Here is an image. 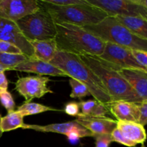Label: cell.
<instances>
[{
	"label": "cell",
	"mask_w": 147,
	"mask_h": 147,
	"mask_svg": "<svg viewBox=\"0 0 147 147\" xmlns=\"http://www.w3.org/2000/svg\"><path fill=\"white\" fill-rule=\"evenodd\" d=\"M89 4L104 11L109 16L139 17L147 20V8L135 0H86Z\"/></svg>",
	"instance_id": "7"
},
{
	"label": "cell",
	"mask_w": 147,
	"mask_h": 147,
	"mask_svg": "<svg viewBox=\"0 0 147 147\" xmlns=\"http://www.w3.org/2000/svg\"><path fill=\"white\" fill-rule=\"evenodd\" d=\"M24 117L17 110L8 112L4 117H1V131L8 132L15 130L19 128H22L24 123Z\"/></svg>",
	"instance_id": "21"
},
{
	"label": "cell",
	"mask_w": 147,
	"mask_h": 147,
	"mask_svg": "<svg viewBox=\"0 0 147 147\" xmlns=\"http://www.w3.org/2000/svg\"><path fill=\"white\" fill-rule=\"evenodd\" d=\"M79 103L81 113L78 117H106L109 113V109L106 105L103 104L96 100H88L80 101Z\"/></svg>",
	"instance_id": "20"
},
{
	"label": "cell",
	"mask_w": 147,
	"mask_h": 147,
	"mask_svg": "<svg viewBox=\"0 0 147 147\" xmlns=\"http://www.w3.org/2000/svg\"><path fill=\"white\" fill-rule=\"evenodd\" d=\"M50 80V78L45 76L20 77L16 82L14 90L24 98L25 102H30L34 98H41L47 93H53L47 87Z\"/></svg>",
	"instance_id": "9"
},
{
	"label": "cell",
	"mask_w": 147,
	"mask_h": 147,
	"mask_svg": "<svg viewBox=\"0 0 147 147\" xmlns=\"http://www.w3.org/2000/svg\"><path fill=\"white\" fill-rule=\"evenodd\" d=\"M0 40L14 45L23 54L30 58H34L32 46L24 37L16 22L0 17Z\"/></svg>",
	"instance_id": "12"
},
{
	"label": "cell",
	"mask_w": 147,
	"mask_h": 147,
	"mask_svg": "<svg viewBox=\"0 0 147 147\" xmlns=\"http://www.w3.org/2000/svg\"><path fill=\"white\" fill-rule=\"evenodd\" d=\"M55 27L57 51L93 57H98L103 53L106 42L83 27L65 23L56 24Z\"/></svg>",
	"instance_id": "2"
},
{
	"label": "cell",
	"mask_w": 147,
	"mask_h": 147,
	"mask_svg": "<svg viewBox=\"0 0 147 147\" xmlns=\"http://www.w3.org/2000/svg\"><path fill=\"white\" fill-rule=\"evenodd\" d=\"M76 122L93 134H111L116 128V122L108 117H78Z\"/></svg>",
	"instance_id": "15"
},
{
	"label": "cell",
	"mask_w": 147,
	"mask_h": 147,
	"mask_svg": "<svg viewBox=\"0 0 147 147\" xmlns=\"http://www.w3.org/2000/svg\"><path fill=\"white\" fill-rule=\"evenodd\" d=\"M1 117H2V116H1V114H0V138L1 137V136H2V134H3V132L1 131Z\"/></svg>",
	"instance_id": "36"
},
{
	"label": "cell",
	"mask_w": 147,
	"mask_h": 147,
	"mask_svg": "<svg viewBox=\"0 0 147 147\" xmlns=\"http://www.w3.org/2000/svg\"><path fill=\"white\" fill-rule=\"evenodd\" d=\"M135 1L147 8V0H135Z\"/></svg>",
	"instance_id": "34"
},
{
	"label": "cell",
	"mask_w": 147,
	"mask_h": 147,
	"mask_svg": "<svg viewBox=\"0 0 147 147\" xmlns=\"http://www.w3.org/2000/svg\"><path fill=\"white\" fill-rule=\"evenodd\" d=\"M116 128L121 131L126 139L135 144H144L147 135L144 126L139 123L125 121H117Z\"/></svg>",
	"instance_id": "17"
},
{
	"label": "cell",
	"mask_w": 147,
	"mask_h": 147,
	"mask_svg": "<svg viewBox=\"0 0 147 147\" xmlns=\"http://www.w3.org/2000/svg\"><path fill=\"white\" fill-rule=\"evenodd\" d=\"M139 111H140V116H139V123L143 126L147 125V101H144L139 103Z\"/></svg>",
	"instance_id": "32"
},
{
	"label": "cell",
	"mask_w": 147,
	"mask_h": 147,
	"mask_svg": "<svg viewBox=\"0 0 147 147\" xmlns=\"http://www.w3.org/2000/svg\"><path fill=\"white\" fill-rule=\"evenodd\" d=\"M40 8L36 0H0V17L17 22Z\"/></svg>",
	"instance_id": "11"
},
{
	"label": "cell",
	"mask_w": 147,
	"mask_h": 147,
	"mask_svg": "<svg viewBox=\"0 0 147 147\" xmlns=\"http://www.w3.org/2000/svg\"><path fill=\"white\" fill-rule=\"evenodd\" d=\"M7 70H9L7 67H4V66L0 65V73H4V72L7 71Z\"/></svg>",
	"instance_id": "35"
},
{
	"label": "cell",
	"mask_w": 147,
	"mask_h": 147,
	"mask_svg": "<svg viewBox=\"0 0 147 147\" xmlns=\"http://www.w3.org/2000/svg\"><path fill=\"white\" fill-rule=\"evenodd\" d=\"M22 129H32L35 131L43 132V133L51 132V133L60 134L65 135L67 139L71 142L78 140L80 138L89 137V136L93 137V134L90 131L78 123L75 120L65 123H52L45 126L24 123Z\"/></svg>",
	"instance_id": "10"
},
{
	"label": "cell",
	"mask_w": 147,
	"mask_h": 147,
	"mask_svg": "<svg viewBox=\"0 0 147 147\" xmlns=\"http://www.w3.org/2000/svg\"><path fill=\"white\" fill-rule=\"evenodd\" d=\"M93 138L96 140L95 147H109L113 142L111 134L95 135Z\"/></svg>",
	"instance_id": "30"
},
{
	"label": "cell",
	"mask_w": 147,
	"mask_h": 147,
	"mask_svg": "<svg viewBox=\"0 0 147 147\" xmlns=\"http://www.w3.org/2000/svg\"><path fill=\"white\" fill-rule=\"evenodd\" d=\"M116 20L131 32L140 38L147 40V20L139 17L114 16Z\"/></svg>",
	"instance_id": "19"
},
{
	"label": "cell",
	"mask_w": 147,
	"mask_h": 147,
	"mask_svg": "<svg viewBox=\"0 0 147 147\" xmlns=\"http://www.w3.org/2000/svg\"><path fill=\"white\" fill-rule=\"evenodd\" d=\"M16 24L29 42L53 40L57 34L54 20L42 7L40 10L23 17Z\"/></svg>",
	"instance_id": "6"
},
{
	"label": "cell",
	"mask_w": 147,
	"mask_h": 147,
	"mask_svg": "<svg viewBox=\"0 0 147 147\" xmlns=\"http://www.w3.org/2000/svg\"><path fill=\"white\" fill-rule=\"evenodd\" d=\"M13 70L35 73L40 76L45 75V76L67 77L64 72L60 70L58 67L52 65L51 63L40 61L34 58H29L25 62L14 67Z\"/></svg>",
	"instance_id": "13"
},
{
	"label": "cell",
	"mask_w": 147,
	"mask_h": 147,
	"mask_svg": "<svg viewBox=\"0 0 147 147\" xmlns=\"http://www.w3.org/2000/svg\"><path fill=\"white\" fill-rule=\"evenodd\" d=\"M119 74L129 83L142 101L147 98V72L136 69H121Z\"/></svg>",
	"instance_id": "16"
},
{
	"label": "cell",
	"mask_w": 147,
	"mask_h": 147,
	"mask_svg": "<svg viewBox=\"0 0 147 147\" xmlns=\"http://www.w3.org/2000/svg\"><path fill=\"white\" fill-rule=\"evenodd\" d=\"M69 84L72 88L71 93L70 96L72 98H79L82 99L86 96H90V93L88 88L80 82L75 80V79L70 78Z\"/></svg>",
	"instance_id": "24"
},
{
	"label": "cell",
	"mask_w": 147,
	"mask_h": 147,
	"mask_svg": "<svg viewBox=\"0 0 147 147\" xmlns=\"http://www.w3.org/2000/svg\"><path fill=\"white\" fill-rule=\"evenodd\" d=\"M50 63L64 72L70 78L84 84L95 100L106 106L112 102L100 79L79 56L57 51Z\"/></svg>",
	"instance_id": "1"
},
{
	"label": "cell",
	"mask_w": 147,
	"mask_h": 147,
	"mask_svg": "<svg viewBox=\"0 0 147 147\" xmlns=\"http://www.w3.org/2000/svg\"><path fill=\"white\" fill-rule=\"evenodd\" d=\"M30 42L34 50V58L40 61L50 63L57 52V43L55 39L34 40Z\"/></svg>",
	"instance_id": "18"
},
{
	"label": "cell",
	"mask_w": 147,
	"mask_h": 147,
	"mask_svg": "<svg viewBox=\"0 0 147 147\" xmlns=\"http://www.w3.org/2000/svg\"><path fill=\"white\" fill-rule=\"evenodd\" d=\"M79 57L100 79L112 102L119 100L134 103L142 102L137 93L117 70L108 67L96 57L80 55Z\"/></svg>",
	"instance_id": "3"
},
{
	"label": "cell",
	"mask_w": 147,
	"mask_h": 147,
	"mask_svg": "<svg viewBox=\"0 0 147 147\" xmlns=\"http://www.w3.org/2000/svg\"><path fill=\"white\" fill-rule=\"evenodd\" d=\"M17 111L23 117H24V116L39 114V113L46 111H60L61 110L45 106V105L40 104V103H34V102H24L22 105L17 108Z\"/></svg>",
	"instance_id": "22"
},
{
	"label": "cell",
	"mask_w": 147,
	"mask_h": 147,
	"mask_svg": "<svg viewBox=\"0 0 147 147\" xmlns=\"http://www.w3.org/2000/svg\"><path fill=\"white\" fill-rule=\"evenodd\" d=\"M146 100V101H147V98L146 99V100Z\"/></svg>",
	"instance_id": "38"
},
{
	"label": "cell",
	"mask_w": 147,
	"mask_h": 147,
	"mask_svg": "<svg viewBox=\"0 0 147 147\" xmlns=\"http://www.w3.org/2000/svg\"><path fill=\"white\" fill-rule=\"evenodd\" d=\"M63 110L66 114L78 117L80 114V108L79 103L77 102H69L66 103Z\"/></svg>",
	"instance_id": "31"
},
{
	"label": "cell",
	"mask_w": 147,
	"mask_h": 147,
	"mask_svg": "<svg viewBox=\"0 0 147 147\" xmlns=\"http://www.w3.org/2000/svg\"><path fill=\"white\" fill-rule=\"evenodd\" d=\"M0 103L3 107L6 109L8 112L15 111V102L12 97V95L7 90L0 93Z\"/></svg>",
	"instance_id": "25"
},
{
	"label": "cell",
	"mask_w": 147,
	"mask_h": 147,
	"mask_svg": "<svg viewBox=\"0 0 147 147\" xmlns=\"http://www.w3.org/2000/svg\"><path fill=\"white\" fill-rule=\"evenodd\" d=\"M96 57L108 67L117 71L121 69L144 70L132 55L131 50L113 43L106 42L103 53Z\"/></svg>",
	"instance_id": "8"
},
{
	"label": "cell",
	"mask_w": 147,
	"mask_h": 147,
	"mask_svg": "<svg viewBox=\"0 0 147 147\" xmlns=\"http://www.w3.org/2000/svg\"><path fill=\"white\" fill-rule=\"evenodd\" d=\"M0 53H9V54H23L21 50L11 43L0 40Z\"/></svg>",
	"instance_id": "28"
},
{
	"label": "cell",
	"mask_w": 147,
	"mask_h": 147,
	"mask_svg": "<svg viewBox=\"0 0 147 147\" xmlns=\"http://www.w3.org/2000/svg\"><path fill=\"white\" fill-rule=\"evenodd\" d=\"M111 136L113 142H117V143H119L121 144H123L124 145V146L129 147H134L136 146V144H135L134 143H133V142H130V141L128 140L127 139H126L117 128H116V129L111 132Z\"/></svg>",
	"instance_id": "26"
},
{
	"label": "cell",
	"mask_w": 147,
	"mask_h": 147,
	"mask_svg": "<svg viewBox=\"0 0 147 147\" xmlns=\"http://www.w3.org/2000/svg\"><path fill=\"white\" fill-rule=\"evenodd\" d=\"M8 80L4 73H0V93L7 91L8 88Z\"/></svg>",
	"instance_id": "33"
},
{
	"label": "cell",
	"mask_w": 147,
	"mask_h": 147,
	"mask_svg": "<svg viewBox=\"0 0 147 147\" xmlns=\"http://www.w3.org/2000/svg\"><path fill=\"white\" fill-rule=\"evenodd\" d=\"M30 57L24 54H9L0 53V65L13 70L14 67L27 60Z\"/></svg>",
	"instance_id": "23"
},
{
	"label": "cell",
	"mask_w": 147,
	"mask_h": 147,
	"mask_svg": "<svg viewBox=\"0 0 147 147\" xmlns=\"http://www.w3.org/2000/svg\"><path fill=\"white\" fill-rule=\"evenodd\" d=\"M49 4L60 7H68V6L80 5L86 4V0H44Z\"/></svg>",
	"instance_id": "27"
},
{
	"label": "cell",
	"mask_w": 147,
	"mask_h": 147,
	"mask_svg": "<svg viewBox=\"0 0 147 147\" xmlns=\"http://www.w3.org/2000/svg\"><path fill=\"white\" fill-rule=\"evenodd\" d=\"M131 53L139 65L145 72H147V52L131 50Z\"/></svg>",
	"instance_id": "29"
},
{
	"label": "cell",
	"mask_w": 147,
	"mask_h": 147,
	"mask_svg": "<svg viewBox=\"0 0 147 147\" xmlns=\"http://www.w3.org/2000/svg\"><path fill=\"white\" fill-rule=\"evenodd\" d=\"M38 1L50 14L55 24L65 23L83 27L98 24L109 16L100 9L89 4L87 1L85 4L68 7L53 5L44 0Z\"/></svg>",
	"instance_id": "5"
},
{
	"label": "cell",
	"mask_w": 147,
	"mask_h": 147,
	"mask_svg": "<svg viewBox=\"0 0 147 147\" xmlns=\"http://www.w3.org/2000/svg\"><path fill=\"white\" fill-rule=\"evenodd\" d=\"M141 147H146V146L144 145V144H142V146H141Z\"/></svg>",
	"instance_id": "37"
},
{
	"label": "cell",
	"mask_w": 147,
	"mask_h": 147,
	"mask_svg": "<svg viewBox=\"0 0 147 147\" xmlns=\"http://www.w3.org/2000/svg\"><path fill=\"white\" fill-rule=\"evenodd\" d=\"M83 28L105 42L113 43L131 50L147 52V40L131 32L113 16H108L98 24Z\"/></svg>",
	"instance_id": "4"
},
{
	"label": "cell",
	"mask_w": 147,
	"mask_h": 147,
	"mask_svg": "<svg viewBox=\"0 0 147 147\" xmlns=\"http://www.w3.org/2000/svg\"><path fill=\"white\" fill-rule=\"evenodd\" d=\"M109 111L116 117L117 121H125L139 123L140 111L139 103L119 100L107 105Z\"/></svg>",
	"instance_id": "14"
}]
</instances>
